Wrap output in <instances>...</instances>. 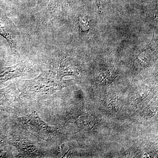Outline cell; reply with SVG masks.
Masks as SVG:
<instances>
[{
    "mask_svg": "<svg viewBox=\"0 0 158 158\" xmlns=\"http://www.w3.org/2000/svg\"><path fill=\"white\" fill-rule=\"evenodd\" d=\"M0 35L7 40L12 53L17 54L19 33L14 23L2 12H0Z\"/></svg>",
    "mask_w": 158,
    "mask_h": 158,
    "instance_id": "6da1fadb",
    "label": "cell"
},
{
    "mask_svg": "<svg viewBox=\"0 0 158 158\" xmlns=\"http://www.w3.org/2000/svg\"><path fill=\"white\" fill-rule=\"evenodd\" d=\"M18 119L24 127L37 135H48L54 131V128L42 120L36 112L20 117Z\"/></svg>",
    "mask_w": 158,
    "mask_h": 158,
    "instance_id": "7a4b0ae2",
    "label": "cell"
},
{
    "mask_svg": "<svg viewBox=\"0 0 158 158\" xmlns=\"http://www.w3.org/2000/svg\"><path fill=\"white\" fill-rule=\"evenodd\" d=\"M28 91L39 94H50L58 89V85L49 74H41L34 80L29 81Z\"/></svg>",
    "mask_w": 158,
    "mask_h": 158,
    "instance_id": "3957f363",
    "label": "cell"
},
{
    "mask_svg": "<svg viewBox=\"0 0 158 158\" xmlns=\"http://www.w3.org/2000/svg\"><path fill=\"white\" fill-rule=\"evenodd\" d=\"M25 65L19 64L10 67L0 68V83L21 76L27 71Z\"/></svg>",
    "mask_w": 158,
    "mask_h": 158,
    "instance_id": "277c9868",
    "label": "cell"
},
{
    "mask_svg": "<svg viewBox=\"0 0 158 158\" xmlns=\"http://www.w3.org/2000/svg\"><path fill=\"white\" fill-rule=\"evenodd\" d=\"M15 146L18 150V156L23 157H36L39 155L38 149L35 144L30 140H22L15 142Z\"/></svg>",
    "mask_w": 158,
    "mask_h": 158,
    "instance_id": "5b68a950",
    "label": "cell"
},
{
    "mask_svg": "<svg viewBox=\"0 0 158 158\" xmlns=\"http://www.w3.org/2000/svg\"><path fill=\"white\" fill-rule=\"evenodd\" d=\"M105 106L110 110H115L118 106V98L115 94H110L103 101Z\"/></svg>",
    "mask_w": 158,
    "mask_h": 158,
    "instance_id": "8992f818",
    "label": "cell"
},
{
    "mask_svg": "<svg viewBox=\"0 0 158 158\" xmlns=\"http://www.w3.org/2000/svg\"><path fill=\"white\" fill-rule=\"evenodd\" d=\"M150 59V55L147 52H142L137 56L135 59L136 64L139 68H143L148 64Z\"/></svg>",
    "mask_w": 158,
    "mask_h": 158,
    "instance_id": "52a82bcc",
    "label": "cell"
},
{
    "mask_svg": "<svg viewBox=\"0 0 158 158\" xmlns=\"http://www.w3.org/2000/svg\"><path fill=\"white\" fill-rule=\"evenodd\" d=\"M12 99V93L11 89L6 88L0 90V106L5 105Z\"/></svg>",
    "mask_w": 158,
    "mask_h": 158,
    "instance_id": "ba28073f",
    "label": "cell"
},
{
    "mask_svg": "<svg viewBox=\"0 0 158 158\" xmlns=\"http://www.w3.org/2000/svg\"><path fill=\"white\" fill-rule=\"evenodd\" d=\"M80 27L84 32H88L90 29V22L89 19L86 16H81L79 19Z\"/></svg>",
    "mask_w": 158,
    "mask_h": 158,
    "instance_id": "9c48e42d",
    "label": "cell"
},
{
    "mask_svg": "<svg viewBox=\"0 0 158 158\" xmlns=\"http://www.w3.org/2000/svg\"><path fill=\"white\" fill-rule=\"evenodd\" d=\"M111 79L112 73L110 71H103L99 75V81L101 83H108L111 81Z\"/></svg>",
    "mask_w": 158,
    "mask_h": 158,
    "instance_id": "30bf717a",
    "label": "cell"
},
{
    "mask_svg": "<svg viewBox=\"0 0 158 158\" xmlns=\"http://www.w3.org/2000/svg\"><path fill=\"white\" fill-rule=\"evenodd\" d=\"M94 1H95V4H96V6L97 7L98 11L99 14L100 15H103L101 0H94Z\"/></svg>",
    "mask_w": 158,
    "mask_h": 158,
    "instance_id": "8fae6325",
    "label": "cell"
}]
</instances>
